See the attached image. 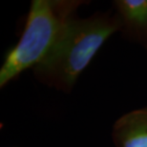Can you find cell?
<instances>
[{"label": "cell", "instance_id": "4", "mask_svg": "<svg viewBox=\"0 0 147 147\" xmlns=\"http://www.w3.org/2000/svg\"><path fill=\"white\" fill-rule=\"evenodd\" d=\"M111 137L116 147H147V106L120 116Z\"/></svg>", "mask_w": 147, "mask_h": 147}, {"label": "cell", "instance_id": "3", "mask_svg": "<svg viewBox=\"0 0 147 147\" xmlns=\"http://www.w3.org/2000/svg\"><path fill=\"white\" fill-rule=\"evenodd\" d=\"M113 7L122 37L147 50V0H115Z\"/></svg>", "mask_w": 147, "mask_h": 147}, {"label": "cell", "instance_id": "1", "mask_svg": "<svg viewBox=\"0 0 147 147\" xmlns=\"http://www.w3.org/2000/svg\"><path fill=\"white\" fill-rule=\"evenodd\" d=\"M119 29L114 11H96L88 17L75 14L67 21L48 55L33 69L34 78L49 88L71 93L79 76Z\"/></svg>", "mask_w": 147, "mask_h": 147}, {"label": "cell", "instance_id": "2", "mask_svg": "<svg viewBox=\"0 0 147 147\" xmlns=\"http://www.w3.org/2000/svg\"><path fill=\"white\" fill-rule=\"evenodd\" d=\"M88 3L83 0H33L19 40L5 55L0 68V87L41 62L67 21Z\"/></svg>", "mask_w": 147, "mask_h": 147}]
</instances>
